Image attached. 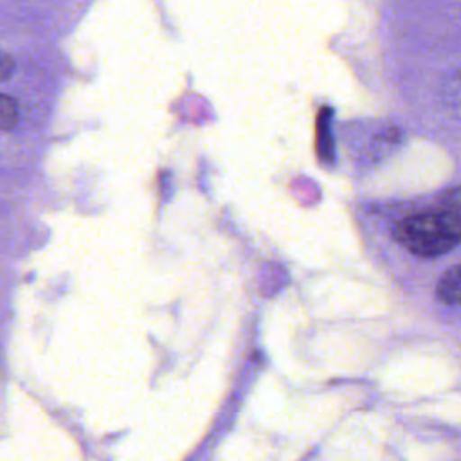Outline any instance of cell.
I'll list each match as a JSON object with an SVG mask.
<instances>
[{
	"label": "cell",
	"instance_id": "6da1fadb",
	"mask_svg": "<svg viewBox=\"0 0 461 461\" xmlns=\"http://www.w3.org/2000/svg\"><path fill=\"white\" fill-rule=\"evenodd\" d=\"M394 238L420 258L443 256L461 243V212L443 209L407 216L396 225Z\"/></svg>",
	"mask_w": 461,
	"mask_h": 461
},
{
	"label": "cell",
	"instance_id": "7a4b0ae2",
	"mask_svg": "<svg viewBox=\"0 0 461 461\" xmlns=\"http://www.w3.org/2000/svg\"><path fill=\"white\" fill-rule=\"evenodd\" d=\"M436 295L445 304H461V265L448 268L436 286Z\"/></svg>",
	"mask_w": 461,
	"mask_h": 461
},
{
	"label": "cell",
	"instance_id": "3957f363",
	"mask_svg": "<svg viewBox=\"0 0 461 461\" xmlns=\"http://www.w3.org/2000/svg\"><path fill=\"white\" fill-rule=\"evenodd\" d=\"M20 121V110L16 101L0 92V131H9L13 130Z\"/></svg>",
	"mask_w": 461,
	"mask_h": 461
},
{
	"label": "cell",
	"instance_id": "277c9868",
	"mask_svg": "<svg viewBox=\"0 0 461 461\" xmlns=\"http://www.w3.org/2000/svg\"><path fill=\"white\" fill-rule=\"evenodd\" d=\"M14 70H16L14 59L9 54L0 52V83L9 81L14 76Z\"/></svg>",
	"mask_w": 461,
	"mask_h": 461
}]
</instances>
